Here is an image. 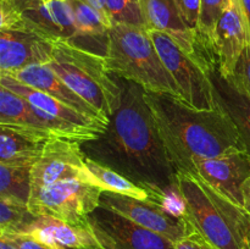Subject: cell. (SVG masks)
Instances as JSON below:
<instances>
[{"mask_svg": "<svg viewBox=\"0 0 250 249\" xmlns=\"http://www.w3.org/2000/svg\"><path fill=\"white\" fill-rule=\"evenodd\" d=\"M117 81L121 85L119 106L104 132L81 143V150L85 158L112 168L166 202L168 192L177 193L178 170L166 150L146 89L133 81Z\"/></svg>", "mask_w": 250, "mask_h": 249, "instance_id": "6da1fadb", "label": "cell"}, {"mask_svg": "<svg viewBox=\"0 0 250 249\" xmlns=\"http://www.w3.org/2000/svg\"><path fill=\"white\" fill-rule=\"evenodd\" d=\"M156 126L168 156L178 171L193 173V160L246 150L229 116L216 107L199 110L180 98L146 90Z\"/></svg>", "mask_w": 250, "mask_h": 249, "instance_id": "7a4b0ae2", "label": "cell"}, {"mask_svg": "<svg viewBox=\"0 0 250 249\" xmlns=\"http://www.w3.org/2000/svg\"><path fill=\"white\" fill-rule=\"evenodd\" d=\"M183 216L216 249H243L250 241V215L197 173L178 171Z\"/></svg>", "mask_w": 250, "mask_h": 249, "instance_id": "3957f363", "label": "cell"}, {"mask_svg": "<svg viewBox=\"0 0 250 249\" xmlns=\"http://www.w3.org/2000/svg\"><path fill=\"white\" fill-rule=\"evenodd\" d=\"M104 59L112 75L133 81L148 92L166 93L183 100L182 92L161 60L146 28L112 24Z\"/></svg>", "mask_w": 250, "mask_h": 249, "instance_id": "277c9868", "label": "cell"}, {"mask_svg": "<svg viewBox=\"0 0 250 249\" xmlns=\"http://www.w3.org/2000/svg\"><path fill=\"white\" fill-rule=\"evenodd\" d=\"M46 65L110 122L120 104L121 85L107 68L104 56L58 41L54 42L53 58Z\"/></svg>", "mask_w": 250, "mask_h": 249, "instance_id": "5b68a950", "label": "cell"}, {"mask_svg": "<svg viewBox=\"0 0 250 249\" xmlns=\"http://www.w3.org/2000/svg\"><path fill=\"white\" fill-rule=\"evenodd\" d=\"M149 33L161 60L182 92L183 102L199 110L216 109L209 77L212 59L186 53L163 32L149 31Z\"/></svg>", "mask_w": 250, "mask_h": 249, "instance_id": "8992f818", "label": "cell"}, {"mask_svg": "<svg viewBox=\"0 0 250 249\" xmlns=\"http://www.w3.org/2000/svg\"><path fill=\"white\" fill-rule=\"evenodd\" d=\"M102 193L99 187L83 178H68L32 193L28 208L36 215L88 227L87 217L100 207Z\"/></svg>", "mask_w": 250, "mask_h": 249, "instance_id": "52a82bcc", "label": "cell"}, {"mask_svg": "<svg viewBox=\"0 0 250 249\" xmlns=\"http://www.w3.org/2000/svg\"><path fill=\"white\" fill-rule=\"evenodd\" d=\"M87 225L102 249H176L166 237L104 207L88 215Z\"/></svg>", "mask_w": 250, "mask_h": 249, "instance_id": "ba28073f", "label": "cell"}, {"mask_svg": "<svg viewBox=\"0 0 250 249\" xmlns=\"http://www.w3.org/2000/svg\"><path fill=\"white\" fill-rule=\"evenodd\" d=\"M100 207L112 210L131 221L166 237L173 243L187 237L193 226L183 215L154 200H139L127 195L103 192Z\"/></svg>", "mask_w": 250, "mask_h": 249, "instance_id": "9c48e42d", "label": "cell"}, {"mask_svg": "<svg viewBox=\"0 0 250 249\" xmlns=\"http://www.w3.org/2000/svg\"><path fill=\"white\" fill-rule=\"evenodd\" d=\"M84 160L78 142L66 139L48 142L43 154L32 167V193L68 178L88 181Z\"/></svg>", "mask_w": 250, "mask_h": 249, "instance_id": "30bf717a", "label": "cell"}, {"mask_svg": "<svg viewBox=\"0 0 250 249\" xmlns=\"http://www.w3.org/2000/svg\"><path fill=\"white\" fill-rule=\"evenodd\" d=\"M249 43L250 28L242 1L229 0L212 39V56L222 75H233L237 61Z\"/></svg>", "mask_w": 250, "mask_h": 249, "instance_id": "8fae6325", "label": "cell"}, {"mask_svg": "<svg viewBox=\"0 0 250 249\" xmlns=\"http://www.w3.org/2000/svg\"><path fill=\"white\" fill-rule=\"evenodd\" d=\"M193 173L243 207L242 186L250 177V155L246 150H233L211 159H194Z\"/></svg>", "mask_w": 250, "mask_h": 249, "instance_id": "7c38bea8", "label": "cell"}, {"mask_svg": "<svg viewBox=\"0 0 250 249\" xmlns=\"http://www.w3.org/2000/svg\"><path fill=\"white\" fill-rule=\"evenodd\" d=\"M53 51L54 42L36 33L0 31V75L49 63Z\"/></svg>", "mask_w": 250, "mask_h": 249, "instance_id": "4fadbf2b", "label": "cell"}, {"mask_svg": "<svg viewBox=\"0 0 250 249\" xmlns=\"http://www.w3.org/2000/svg\"><path fill=\"white\" fill-rule=\"evenodd\" d=\"M209 77L216 107L233 122L246 151L250 155V97L232 76L222 75L214 60L210 61Z\"/></svg>", "mask_w": 250, "mask_h": 249, "instance_id": "5bb4252c", "label": "cell"}, {"mask_svg": "<svg viewBox=\"0 0 250 249\" xmlns=\"http://www.w3.org/2000/svg\"><path fill=\"white\" fill-rule=\"evenodd\" d=\"M142 11L146 31L163 32L186 53L207 56L199 49L195 32L183 21L175 0H142Z\"/></svg>", "mask_w": 250, "mask_h": 249, "instance_id": "9a60e30c", "label": "cell"}, {"mask_svg": "<svg viewBox=\"0 0 250 249\" xmlns=\"http://www.w3.org/2000/svg\"><path fill=\"white\" fill-rule=\"evenodd\" d=\"M6 76L15 78L23 84L33 87L41 92L46 93L51 97L56 98L61 103L66 104L67 106L72 107L76 111L81 112L84 116L99 121L107 126L109 122L100 115L98 110H95L89 103L85 102L81 98L77 93L73 92L48 65H33L23 70L16 71V72L5 73Z\"/></svg>", "mask_w": 250, "mask_h": 249, "instance_id": "2e32d148", "label": "cell"}, {"mask_svg": "<svg viewBox=\"0 0 250 249\" xmlns=\"http://www.w3.org/2000/svg\"><path fill=\"white\" fill-rule=\"evenodd\" d=\"M0 126L17 127L38 132L49 139L73 141L68 134L51 124L45 115L24 98L0 84Z\"/></svg>", "mask_w": 250, "mask_h": 249, "instance_id": "e0dca14e", "label": "cell"}, {"mask_svg": "<svg viewBox=\"0 0 250 249\" xmlns=\"http://www.w3.org/2000/svg\"><path fill=\"white\" fill-rule=\"evenodd\" d=\"M24 234L48 247L58 244L70 249H84L99 246L89 227L76 226L45 215H38Z\"/></svg>", "mask_w": 250, "mask_h": 249, "instance_id": "ac0fdd59", "label": "cell"}, {"mask_svg": "<svg viewBox=\"0 0 250 249\" xmlns=\"http://www.w3.org/2000/svg\"><path fill=\"white\" fill-rule=\"evenodd\" d=\"M0 164L32 165L41 158L48 142L43 134L17 127L0 126Z\"/></svg>", "mask_w": 250, "mask_h": 249, "instance_id": "d6986e66", "label": "cell"}, {"mask_svg": "<svg viewBox=\"0 0 250 249\" xmlns=\"http://www.w3.org/2000/svg\"><path fill=\"white\" fill-rule=\"evenodd\" d=\"M68 1L73 9L75 23L77 28V34L70 43L94 54L95 50L93 45H98L105 58L109 45V29L111 26L105 21L104 17L97 10L89 5L84 4L81 0H68Z\"/></svg>", "mask_w": 250, "mask_h": 249, "instance_id": "ffe728a7", "label": "cell"}, {"mask_svg": "<svg viewBox=\"0 0 250 249\" xmlns=\"http://www.w3.org/2000/svg\"><path fill=\"white\" fill-rule=\"evenodd\" d=\"M84 163L85 168H87L88 182L99 187L103 192H111L136 198L139 200H154V202L165 204V200L161 199L160 197L154 194L150 190L136 185L112 168L102 165L89 158H85Z\"/></svg>", "mask_w": 250, "mask_h": 249, "instance_id": "44dd1931", "label": "cell"}, {"mask_svg": "<svg viewBox=\"0 0 250 249\" xmlns=\"http://www.w3.org/2000/svg\"><path fill=\"white\" fill-rule=\"evenodd\" d=\"M32 165L0 164V198L28 204L32 193Z\"/></svg>", "mask_w": 250, "mask_h": 249, "instance_id": "7402d4cb", "label": "cell"}, {"mask_svg": "<svg viewBox=\"0 0 250 249\" xmlns=\"http://www.w3.org/2000/svg\"><path fill=\"white\" fill-rule=\"evenodd\" d=\"M229 2V0H202L200 5V16L195 36L202 53L212 60V39L215 28Z\"/></svg>", "mask_w": 250, "mask_h": 249, "instance_id": "603a6c76", "label": "cell"}, {"mask_svg": "<svg viewBox=\"0 0 250 249\" xmlns=\"http://www.w3.org/2000/svg\"><path fill=\"white\" fill-rule=\"evenodd\" d=\"M37 216L26 203L0 198V234H24Z\"/></svg>", "mask_w": 250, "mask_h": 249, "instance_id": "cb8c5ba5", "label": "cell"}, {"mask_svg": "<svg viewBox=\"0 0 250 249\" xmlns=\"http://www.w3.org/2000/svg\"><path fill=\"white\" fill-rule=\"evenodd\" d=\"M107 15L112 24H128V26H144L142 0H105Z\"/></svg>", "mask_w": 250, "mask_h": 249, "instance_id": "d4e9b609", "label": "cell"}, {"mask_svg": "<svg viewBox=\"0 0 250 249\" xmlns=\"http://www.w3.org/2000/svg\"><path fill=\"white\" fill-rule=\"evenodd\" d=\"M232 77L250 97V43L242 51Z\"/></svg>", "mask_w": 250, "mask_h": 249, "instance_id": "484cf974", "label": "cell"}, {"mask_svg": "<svg viewBox=\"0 0 250 249\" xmlns=\"http://www.w3.org/2000/svg\"><path fill=\"white\" fill-rule=\"evenodd\" d=\"M175 2L185 23L192 31L197 32L202 0H175Z\"/></svg>", "mask_w": 250, "mask_h": 249, "instance_id": "4316f807", "label": "cell"}, {"mask_svg": "<svg viewBox=\"0 0 250 249\" xmlns=\"http://www.w3.org/2000/svg\"><path fill=\"white\" fill-rule=\"evenodd\" d=\"M176 249H216L193 227L190 233L175 244Z\"/></svg>", "mask_w": 250, "mask_h": 249, "instance_id": "83f0119b", "label": "cell"}, {"mask_svg": "<svg viewBox=\"0 0 250 249\" xmlns=\"http://www.w3.org/2000/svg\"><path fill=\"white\" fill-rule=\"evenodd\" d=\"M0 237L7 239L17 249H49L48 246L27 234H0Z\"/></svg>", "mask_w": 250, "mask_h": 249, "instance_id": "f1b7e54d", "label": "cell"}, {"mask_svg": "<svg viewBox=\"0 0 250 249\" xmlns=\"http://www.w3.org/2000/svg\"><path fill=\"white\" fill-rule=\"evenodd\" d=\"M81 1H83L84 4L89 5V6H92L93 9L97 10V11L99 12V14L102 15L103 17H104L105 21H106L107 23L111 26V22H110V20H109V15H107V10H106V4H105V0H81Z\"/></svg>", "mask_w": 250, "mask_h": 249, "instance_id": "f546056e", "label": "cell"}, {"mask_svg": "<svg viewBox=\"0 0 250 249\" xmlns=\"http://www.w3.org/2000/svg\"><path fill=\"white\" fill-rule=\"evenodd\" d=\"M242 197H243V208L250 215V177L242 186Z\"/></svg>", "mask_w": 250, "mask_h": 249, "instance_id": "4dcf8cb0", "label": "cell"}, {"mask_svg": "<svg viewBox=\"0 0 250 249\" xmlns=\"http://www.w3.org/2000/svg\"><path fill=\"white\" fill-rule=\"evenodd\" d=\"M242 5H243L244 12H246L247 20H248L249 28H250V0H241Z\"/></svg>", "mask_w": 250, "mask_h": 249, "instance_id": "1f68e13d", "label": "cell"}, {"mask_svg": "<svg viewBox=\"0 0 250 249\" xmlns=\"http://www.w3.org/2000/svg\"><path fill=\"white\" fill-rule=\"evenodd\" d=\"M0 249H17V248L14 246V244L10 243L7 239L0 237Z\"/></svg>", "mask_w": 250, "mask_h": 249, "instance_id": "d6a6232c", "label": "cell"}, {"mask_svg": "<svg viewBox=\"0 0 250 249\" xmlns=\"http://www.w3.org/2000/svg\"><path fill=\"white\" fill-rule=\"evenodd\" d=\"M49 249H70V248H66V247L58 246V244H54V246H49Z\"/></svg>", "mask_w": 250, "mask_h": 249, "instance_id": "836d02e7", "label": "cell"}, {"mask_svg": "<svg viewBox=\"0 0 250 249\" xmlns=\"http://www.w3.org/2000/svg\"><path fill=\"white\" fill-rule=\"evenodd\" d=\"M243 249H250V241L248 242V243L246 244V246H244V248Z\"/></svg>", "mask_w": 250, "mask_h": 249, "instance_id": "e575fe53", "label": "cell"}, {"mask_svg": "<svg viewBox=\"0 0 250 249\" xmlns=\"http://www.w3.org/2000/svg\"><path fill=\"white\" fill-rule=\"evenodd\" d=\"M84 249H102V248H100L99 246H97V247H90V248H84Z\"/></svg>", "mask_w": 250, "mask_h": 249, "instance_id": "d590c367", "label": "cell"}, {"mask_svg": "<svg viewBox=\"0 0 250 249\" xmlns=\"http://www.w3.org/2000/svg\"><path fill=\"white\" fill-rule=\"evenodd\" d=\"M46 1H48V0H46Z\"/></svg>", "mask_w": 250, "mask_h": 249, "instance_id": "8d00e7d4", "label": "cell"}]
</instances>
